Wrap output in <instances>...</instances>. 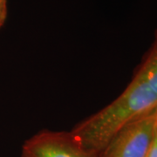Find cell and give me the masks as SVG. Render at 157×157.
I'll list each match as a JSON object with an SVG mask.
<instances>
[{"label":"cell","instance_id":"cell-2","mask_svg":"<svg viewBox=\"0 0 157 157\" xmlns=\"http://www.w3.org/2000/svg\"><path fill=\"white\" fill-rule=\"evenodd\" d=\"M157 128V108L125 125L101 157H145Z\"/></svg>","mask_w":157,"mask_h":157},{"label":"cell","instance_id":"cell-1","mask_svg":"<svg viewBox=\"0 0 157 157\" xmlns=\"http://www.w3.org/2000/svg\"><path fill=\"white\" fill-rule=\"evenodd\" d=\"M157 108V97L136 73L123 92L99 112L76 124L71 133L101 157L109 142L132 120Z\"/></svg>","mask_w":157,"mask_h":157},{"label":"cell","instance_id":"cell-6","mask_svg":"<svg viewBox=\"0 0 157 157\" xmlns=\"http://www.w3.org/2000/svg\"><path fill=\"white\" fill-rule=\"evenodd\" d=\"M7 17V0H0V28L6 22Z\"/></svg>","mask_w":157,"mask_h":157},{"label":"cell","instance_id":"cell-4","mask_svg":"<svg viewBox=\"0 0 157 157\" xmlns=\"http://www.w3.org/2000/svg\"><path fill=\"white\" fill-rule=\"evenodd\" d=\"M135 73L146 82L157 97V29L150 47L144 54Z\"/></svg>","mask_w":157,"mask_h":157},{"label":"cell","instance_id":"cell-5","mask_svg":"<svg viewBox=\"0 0 157 157\" xmlns=\"http://www.w3.org/2000/svg\"><path fill=\"white\" fill-rule=\"evenodd\" d=\"M145 157H157V128L155 131L151 144L149 146V148L147 152Z\"/></svg>","mask_w":157,"mask_h":157},{"label":"cell","instance_id":"cell-3","mask_svg":"<svg viewBox=\"0 0 157 157\" xmlns=\"http://www.w3.org/2000/svg\"><path fill=\"white\" fill-rule=\"evenodd\" d=\"M21 157H100L67 131L44 129L25 141Z\"/></svg>","mask_w":157,"mask_h":157}]
</instances>
